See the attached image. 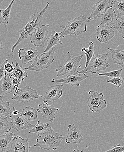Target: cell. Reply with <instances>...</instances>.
<instances>
[{"instance_id": "cell-37", "label": "cell", "mask_w": 124, "mask_h": 152, "mask_svg": "<svg viewBox=\"0 0 124 152\" xmlns=\"http://www.w3.org/2000/svg\"><path fill=\"white\" fill-rule=\"evenodd\" d=\"M4 69H5L6 73L10 74L11 73H12L14 70V67L12 64L7 63L5 64V66H4Z\"/></svg>"}, {"instance_id": "cell-26", "label": "cell", "mask_w": 124, "mask_h": 152, "mask_svg": "<svg viewBox=\"0 0 124 152\" xmlns=\"http://www.w3.org/2000/svg\"><path fill=\"white\" fill-rule=\"evenodd\" d=\"M0 114L7 118H12V112L10 109V104L8 101L3 100L2 97H0Z\"/></svg>"}, {"instance_id": "cell-36", "label": "cell", "mask_w": 124, "mask_h": 152, "mask_svg": "<svg viewBox=\"0 0 124 152\" xmlns=\"http://www.w3.org/2000/svg\"><path fill=\"white\" fill-rule=\"evenodd\" d=\"M7 63H8V59H6V60H4V63L1 65V67H0V80H1L3 77L4 78L5 75H6V73L5 69H4V66H5V64Z\"/></svg>"}, {"instance_id": "cell-13", "label": "cell", "mask_w": 124, "mask_h": 152, "mask_svg": "<svg viewBox=\"0 0 124 152\" xmlns=\"http://www.w3.org/2000/svg\"><path fill=\"white\" fill-rule=\"evenodd\" d=\"M38 53L37 50L30 47L21 48L18 52L19 58L23 65L34 62L37 58Z\"/></svg>"}, {"instance_id": "cell-14", "label": "cell", "mask_w": 124, "mask_h": 152, "mask_svg": "<svg viewBox=\"0 0 124 152\" xmlns=\"http://www.w3.org/2000/svg\"><path fill=\"white\" fill-rule=\"evenodd\" d=\"M111 0H100L99 1L95 3L92 7L91 13L88 17L89 21L97 19L104 13L106 9L110 6Z\"/></svg>"}, {"instance_id": "cell-6", "label": "cell", "mask_w": 124, "mask_h": 152, "mask_svg": "<svg viewBox=\"0 0 124 152\" xmlns=\"http://www.w3.org/2000/svg\"><path fill=\"white\" fill-rule=\"evenodd\" d=\"M68 58L65 63L56 69L57 72L56 76L58 77L65 75L70 73H76L77 69L81 67V60L83 57V54L72 57L70 52L67 53Z\"/></svg>"}, {"instance_id": "cell-33", "label": "cell", "mask_w": 124, "mask_h": 152, "mask_svg": "<svg viewBox=\"0 0 124 152\" xmlns=\"http://www.w3.org/2000/svg\"><path fill=\"white\" fill-rule=\"evenodd\" d=\"M123 70V69H121L118 70L111 71V72H108V73H101V74L98 73V75L99 76H106V77H109L111 78L114 77H120L122 76V72Z\"/></svg>"}, {"instance_id": "cell-12", "label": "cell", "mask_w": 124, "mask_h": 152, "mask_svg": "<svg viewBox=\"0 0 124 152\" xmlns=\"http://www.w3.org/2000/svg\"><path fill=\"white\" fill-rule=\"evenodd\" d=\"M63 85H55L47 86L45 94L43 97L44 102H51L57 100L62 96V88Z\"/></svg>"}, {"instance_id": "cell-21", "label": "cell", "mask_w": 124, "mask_h": 152, "mask_svg": "<svg viewBox=\"0 0 124 152\" xmlns=\"http://www.w3.org/2000/svg\"><path fill=\"white\" fill-rule=\"evenodd\" d=\"M12 64L14 67V70L11 75V77H15L18 79L19 81L21 83L22 81H24L25 77H28L27 72L25 71V68H24L22 66H20L17 63L15 64L12 63Z\"/></svg>"}, {"instance_id": "cell-8", "label": "cell", "mask_w": 124, "mask_h": 152, "mask_svg": "<svg viewBox=\"0 0 124 152\" xmlns=\"http://www.w3.org/2000/svg\"><path fill=\"white\" fill-rule=\"evenodd\" d=\"M42 96H39L35 90L31 88L28 86H26L17 90L16 94L11 99L12 100L15 102H20L21 103H29L34 99L39 97L43 98Z\"/></svg>"}, {"instance_id": "cell-32", "label": "cell", "mask_w": 124, "mask_h": 152, "mask_svg": "<svg viewBox=\"0 0 124 152\" xmlns=\"http://www.w3.org/2000/svg\"><path fill=\"white\" fill-rule=\"evenodd\" d=\"M111 4L120 15L124 16V0H113Z\"/></svg>"}, {"instance_id": "cell-5", "label": "cell", "mask_w": 124, "mask_h": 152, "mask_svg": "<svg viewBox=\"0 0 124 152\" xmlns=\"http://www.w3.org/2000/svg\"><path fill=\"white\" fill-rule=\"evenodd\" d=\"M56 50V47H54L47 53L41 54L31 65L26 67L25 69L40 72L48 68L54 61Z\"/></svg>"}, {"instance_id": "cell-15", "label": "cell", "mask_w": 124, "mask_h": 152, "mask_svg": "<svg viewBox=\"0 0 124 152\" xmlns=\"http://www.w3.org/2000/svg\"><path fill=\"white\" fill-rule=\"evenodd\" d=\"M89 76L85 74H74L73 75H69L65 77L59 79H52L51 82L57 83H65L69 84L72 86L79 87L81 81L88 78Z\"/></svg>"}, {"instance_id": "cell-34", "label": "cell", "mask_w": 124, "mask_h": 152, "mask_svg": "<svg viewBox=\"0 0 124 152\" xmlns=\"http://www.w3.org/2000/svg\"><path fill=\"white\" fill-rule=\"evenodd\" d=\"M108 83L114 84L115 85L116 88H119L122 86V84L123 83V79L120 77H114L111 78V79L107 80Z\"/></svg>"}, {"instance_id": "cell-10", "label": "cell", "mask_w": 124, "mask_h": 152, "mask_svg": "<svg viewBox=\"0 0 124 152\" xmlns=\"http://www.w3.org/2000/svg\"><path fill=\"white\" fill-rule=\"evenodd\" d=\"M29 139H23L20 136L12 138L10 148L5 152H29Z\"/></svg>"}, {"instance_id": "cell-18", "label": "cell", "mask_w": 124, "mask_h": 152, "mask_svg": "<svg viewBox=\"0 0 124 152\" xmlns=\"http://www.w3.org/2000/svg\"><path fill=\"white\" fill-rule=\"evenodd\" d=\"M20 113L18 115H13L12 117L11 121L12 123L13 129L19 132L34 127V125L29 122L26 119L20 115Z\"/></svg>"}, {"instance_id": "cell-4", "label": "cell", "mask_w": 124, "mask_h": 152, "mask_svg": "<svg viewBox=\"0 0 124 152\" xmlns=\"http://www.w3.org/2000/svg\"><path fill=\"white\" fill-rule=\"evenodd\" d=\"M109 53L98 54L91 59L89 65L81 71L76 72L77 74H95L100 71H104L110 66L108 61Z\"/></svg>"}, {"instance_id": "cell-17", "label": "cell", "mask_w": 124, "mask_h": 152, "mask_svg": "<svg viewBox=\"0 0 124 152\" xmlns=\"http://www.w3.org/2000/svg\"><path fill=\"white\" fill-rule=\"evenodd\" d=\"M68 134L66 139L67 143L79 144L82 142L83 137L80 131L74 125L70 124L68 126Z\"/></svg>"}, {"instance_id": "cell-42", "label": "cell", "mask_w": 124, "mask_h": 152, "mask_svg": "<svg viewBox=\"0 0 124 152\" xmlns=\"http://www.w3.org/2000/svg\"></svg>"}, {"instance_id": "cell-7", "label": "cell", "mask_w": 124, "mask_h": 152, "mask_svg": "<svg viewBox=\"0 0 124 152\" xmlns=\"http://www.w3.org/2000/svg\"><path fill=\"white\" fill-rule=\"evenodd\" d=\"M89 94L90 96L87 99V103L90 110L98 113L107 107L106 101L104 99L102 93L91 90L89 91Z\"/></svg>"}, {"instance_id": "cell-23", "label": "cell", "mask_w": 124, "mask_h": 152, "mask_svg": "<svg viewBox=\"0 0 124 152\" xmlns=\"http://www.w3.org/2000/svg\"><path fill=\"white\" fill-rule=\"evenodd\" d=\"M108 49L112 54L113 63L124 67V50L113 49L110 48H108Z\"/></svg>"}, {"instance_id": "cell-19", "label": "cell", "mask_w": 124, "mask_h": 152, "mask_svg": "<svg viewBox=\"0 0 124 152\" xmlns=\"http://www.w3.org/2000/svg\"><path fill=\"white\" fill-rule=\"evenodd\" d=\"M121 15L115 11L112 6H109L104 13L102 15L101 24L110 26Z\"/></svg>"}, {"instance_id": "cell-3", "label": "cell", "mask_w": 124, "mask_h": 152, "mask_svg": "<svg viewBox=\"0 0 124 152\" xmlns=\"http://www.w3.org/2000/svg\"><path fill=\"white\" fill-rule=\"evenodd\" d=\"M90 22L88 18L80 15L68 22L67 25L64 26V29L59 33L60 37H64L66 36H79L87 31V23Z\"/></svg>"}, {"instance_id": "cell-30", "label": "cell", "mask_w": 124, "mask_h": 152, "mask_svg": "<svg viewBox=\"0 0 124 152\" xmlns=\"http://www.w3.org/2000/svg\"><path fill=\"white\" fill-rule=\"evenodd\" d=\"M12 129V121H8V118L0 117V135L9 132Z\"/></svg>"}, {"instance_id": "cell-28", "label": "cell", "mask_w": 124, "mask_h": 152, "mask_svg": "<svg viewBox=\"0 0 124 152\" xmlns=\"http://www.w3.org/2000/svg\"><path fill=\"white\" fill-rule=\"evenodd\" d=\"M95 50L94 45L92 41H90L89 42V47L88 48H83L81 49V52L84 53V55L86 56V64L84 68L88 66L91 59L95 56Z\"/></svg>"}, {"instance_id": "cell-2", "label": "cell", "mask_w": 124, "mask_h": 152, "mask_svg": "<svg viewBox=\"0 0 124 152\" xmlns=\"http://www.w3.org/2000/svg\"><path fill=\"white\" fill-rule=\"evenodd\" d=\"M65 137L59 132H56L52 126L46 132L38 135L37 143L34 146H38L43 150L56 151Z\"/></svg>"}, {"instance_id": "cell-31", "label": "cell", "mask_w": 124, "mask_h": 152, "mask_svg": "<svg viewBox=\"0 0 124 152\" xmlns=\"http://www.w3.org/2000/svg\"><path fill=\"white\" fill-rule=\"evenodd\" d=\"M109 27L116 29L118 32L124 34V18L120 16Z\"/></svg>"}, {"instance_id": "cell-41", "label": "cell", "mask_w": 124, "mask_h": 152, "mask_svg": "<svg viewBox=\"0 0 124 152\" xmlns=\"http://www.w3.org/2000/svg\"><path fill=\"white\" fill-rule=\"evenodd\" d=\"M123 39H124V36H123Z\"/></svg>"}, {"instance_id": "cell-22", "label": "cell", "mask_w": 124, "mask_h": 152, "mask_svg": "<svg viewBox=\"0 0 124 152\" xmlns=\"http://www.w3.org/2000/svg\"><path fill=\"white\" fill-rule=\"evenodd\" d=\"M62 45V42L60 40V36L59 33L55 31L51 32V34L47 40V45L44 53H47L50 50L51 48L55 47L56 45Z\"/></svg>"}, {"instance_id": "cell-40", "label": "cell", "mask_w": 124, "mask_h": 152, "mask_svg": "<svg viewBox=\"0 0 124 152\" xmlns=\"http://www.w3.org/2000/svg\"><path fill=\"white\" fill-rule=\"evenodd\" d=\"M4 46L3 45L1 41V45H0V48H1V49H2L3 48Z\"/></svg>"}, {"instance_id": "cell-27", "label": "cell", "mask_w": 124, "mask_h": 152, "mask_svg": "<svg viewBox=\"0 0 124 152\" xmlns=\"http://www.w3.org/2000/svg\"><path fill=\"white\" fill-rule=\"evenodd\" d=\"M15 0H12L9 6L5 10H1V16L0 18V23L3 24L5 27H7L9 23V20L10 17L11 9Z\"/></svg>"}, {"instance_id": "cell-38", "label": "cell", "mask_w": 124, "mask_h": 152, "mask_svg": "<svg viewBox=\"0 0 124 152\" xmlns=\"http://www.w3.org/2000/svg\"><path fill=\"white\" fill-rule=\"evenodd\" d=\"M20 113V112H19V111L15 109V108L14 107L13 108V111H12V114L13 115H18L19 113Z\"/></svg>"}, {"instance_id": "cell-11", "label": "cell", "mask_w": 124, "mask_h": 152, "mask_svg": "<svg viewBox=\"0 0 124 152\" xmlns=\"http://www.w3.org/2000/svg\"><path fill=\"white\" fill-rule=\"evenodd\" d=\"M95 30L96 38L100 42L108 43V42L114 37L113 30L106 25L100 24Z\"/></svg>"}, {"instance_id": "cell-43", "label": "cell", "mask_w": 124, "mask_h": 152, "mask_svg": "<svg viewBox=\"0 0 124 152\" xmlns=\"http://www.w3.org/2000/svg\"><path fill=\"white\" fill-rule=\"evenodd\" d=\"M123 79H124V78H123Z\"/></svg>"}, {"instance_id": "cell-9", "label": "cell", "mask_w": 124, "mask_h": 152, "mask_svg": "<svg viewBox=\"0 0 124 152\" xmlns=\"http://www.w3.org/2000/svg\"><path fill=\"white\" fill-rule=\"evenodd\" d=\"M49 25H42L31 36L30 41L36 47H45L47 41Z\"/></svg>"}, {"instance_id": "cell-24", "label": "cell", "mask_w": 124, "mask_h": 152, "mask_svg": "<svg viewBox=\"0 0 124 152\" xmlns=\"http://www.w3.org/2000/svg\"><path fill=\"white\" fill-rule=\"evenodd\" d=\"M37 113L38 111L37 110L31 107L30 106H27L23 109L22 112L20 113V114L27 120L35 121L38 118Z\"/></svg>"}, {"instance_id": "cell-1", "label": "cell", "mask_w": 124, "mask_h": 152, "mask_svg": "<svg viewBox=\"0 0 124 152\" xmlns=\"http://www.w3.org/2000/svg\"><path fill=\"white\" fill-rule=\"evenodd\" d=\"M49 3L47 2L45 8L36 14H31V16L28 17V22L25 26L18 32L20 33L19 39L16 42L11 48V51L13 52L15 49L23 40L26 39L28 36H31L40 26L42 22V18L45 13L49 7Z\"/></svg>"}, {"instance_id": "cell-16", "label": "cell", "mask_w": 124, "mask_h": 152, "mask_svg": "<svg viewBox=\"0 0 124 152\" xmlns=\"http://www.w3.org/2000/svg\"><path fill=\"white\" fill-rule=\"evenodd\" d=\"M37 110L38 112L41 113V116L44 118L52 122L56 118V113L59 110V109L55 107L53 105H48L47 103L43 102L39 104Z\"/></svg>"}, {"instance_id": "cell-20", "label": "cell", "mask_w": 124, "mask_h": 152, "mask_svg": "<svg viewBox=\"0 0 124 152\" xmlns=\"http://www.w3.org/2000/svg\"><path fill=\"white\" fill-rule=\"evenodd\" d=\"M16 89V87L13 84L12 79L11 75L6 73L2 83L0 85V96H4V95L10 93Z\"/></svg>"}, {"instance_id": "cell-29", "label": "cell", "mask_w": 124, "mask_h": 152, "mask_svg": "<svg viewBox=\"0 0 124 152\" xmlns=\"http://www.w3.org/2000/svg\"><path fill=\"white\" fill-rule=\"evenodd\" d=\"M51 126L47 123H43L40 120H38L37 124L34 125L31 130L29 132V133L37 134L38 135H40L46 132Z\"/></svg>"}, {"instance_id": "cell-35", "label": "cell", "mask_w": 124, "mask_h": 152, "mask_svg": "<svg viewBox=\"0 0 124 152\" xmlns=\"http://www.w3.org/2000/svg\"><path fill=\"white\" fill-rule=\"evenodd\" d=\"M124 152V145L118 144L115 146H113L110 150L104 152Z\"/></svg>"}, {"instance_id": "cell-39", "label": "cell", "mask_w": 124, "mask_h": 152, "mask_svg": "<svg viewBox=\"0 0 124 152\" xmlns=\"http://www.w3.org/2000/svg\"><path fill=\"white\" fill-rule=\"evenodd\" d=\"M72 152H83V150H82V151H80L78 148H77V149L73 150Z\"/></svg>"}, {"instance_id": "cell-25", "label": "cell", "mask_w": 124, "mask_h": 152, "mask_svg": "<svg viewBox=\"0 0 124 152\" xmlns=\"http://www.w3.org/2000/svg\"><path fill=\"white\" fill-rule=\"evenodd\" d=\"M13 132L4 134L0 136V152H5L7 151L10 144V145L12 138L14 136Z\"/></svg>"}]
</instances>
